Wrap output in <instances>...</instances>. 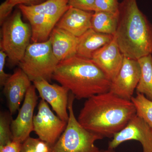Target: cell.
<instances>
[{
  "label": "cell",
  "instance_id": "1",
  "mask_svg": "<svg viewBox=\"0 0 152 152\" xmlns=\"http://www.w3.org/2000/svg\"><path fill=\"white\" fill-rule=\"evenodd\" d=\"M136 115L135 107L132 101L109 91L87 99L77 120L88 130L104 138H111Z\"/></svg>",
  "mask_w": 152,
  "mask_h": 152
},
{
  "label": "cell",
  "instance_id": "2",
  "mask_svg": "<svg viewBox=\"0 0 152 152\" xmlns=\"http://www.w3.org/2000/svg\"><path fill=\"white\" fill-rule=\"evenodd\" d=\"M115 37L123 56L133 59L152 55V24L137 0H123L119 6Z\"/></svg>",
  "mask_w": 152,
  "mask_h": 152
},
{
  "label": "cell",
  "instance_id": "3",
  "mask_svg": "<svg viewBox=\"0 0 152 152\" xmlns=\"http://www.w3.org/2000/svg\"><path fill=\"white\" fill-rule=\"evenodd\" d=\"M53 79L68 88L77 99L110 91L112 83L92 60L77 55L59 62Z\"/></svg>",
  "mask_w": 152,
  "mask_h": 152
},
{
  "label": "cell",
  "instance_id": "4",
  "mask_svg": "<svg viewBox=\"0 0 152 152\" xmlns=\"http://www.w3.org/2000/svg\"><path fill=\"white\" fill-rule=\"evenodd\" d=\"M75 96L70 92L69 118L65 129L52 146L53 152H100L95 142L104 138L84 128L76 118L73 110Z\"/></svg>",
  "mask_w": 152,
  "mask_h": 152
},
{
  "label": "cell",
  "instance_id": "5",
  "mask_svg": "<svg viewBox=\"0 0 152 152\" xmlns=\"http://www.w3.org/2000/svg\"><path fill=\"white\" fill-rule=\"evenodd\" d=\"M21 13L19 9L15 11L2 25L1 50L6 53L12 66L20 62L31 39V26L23 21Z\"/></svg>",
  "mask_w": 152,
  "mask_h": 152
},
{
  "label": "cell",
  "instance_id": "6",
  "mask_svg": "<svg viewBox=\"0 0 152 152\" xmlns=\"http://www.w3.org/2000/svg\"><path fill=\"white\" fill-rule=\"evenodd\" d=\"M59 63L49 39L30 44L19 65L33 83L41 80L50 82Z\"/></svg>",
  "mask_w": 152,
  "mask_h": 152
},
{
  "label": "cell",
  "instance_id": "7",
  "mask_svg": "<svg viewBox=\"0 0 152 152\" xmlns=\"http://www.w3.org/2000/svg\"><path fill=\"white\" fill-rule=\"evenodd\" d=\"M34 117V132L39 138L53 146L65 129L67 122L56 115L42 99Z\"/></svg>",
  "mask_w": 152,
  "mask_h": 152
},
{
  "label": "cell",
  "instance_id": "8",
  "mask_svg": "<svg viewBox=\"0 0 152 152\" xmlns=\"http://www.w3.org/2000/svg\"><path fill=\"white\" fill-rule=\"evenodd\" d=\"M38 99L36 88L32 85L26 94L17 118L12 120L11 127L13 141L23 143L34 131V111Z\"/></svg>",
  "mask_w": 152,
  "mask_h": 152
},
{
  "label": "cell",
  "instance_id": "9",
  "mask_svg": "<svg viewBox=\"0 0 152 152\" xmlns=\"http://www.w3.org/2000/svg\"><path fill=\"white\" fill-rule=\"evenodd\" d=\"M141 73L138 60L124 56L121 68L112 82L110 91L119 97L131 100L140 81Z\"/></svg>",
  "mask_w": 152,
  "mask_h": 152
},
{
  "label": "cell",
  "instance_id": "10",
  "mask_svg": "<svg viewBox=\"0 0 152 152\" xmlns=\"http://www.w3.org/2000/svg\"><path fill=\"white\" fill-rule=\"evenodd\" d=\"M132 140L141 144L143 152H152V128L137 115L113 136L109 142L108 149L113 150L124 142Z\"/></svg>",
  "mask_w": 152,
  "mask_h": 152
},
{
  "label": "cell",
  "instance_id": "11",
  "mask_svg": "<svg viewBox=\"0 0 152 152\" xmlns=\"http://www.w3.org/2000/svg\"><path fill=\"white\" fill-rule=\"evenodd\" d=\"M41 99L48 103L61 119L68 122L69 114L67 110L69 90L66 87L51 84L45 80L33 82Z\"/></svg>",
  "mask_w": 152,
  "mask_h": 152
},
{
  "label": "cell",
  "instance_id": "12",
  "mask_svg": "<svg viewBox=\"0 0 152 152\" xmlns=\"http://www.w3.org/2000/svg\"><path fill=\"white\" fill-rule=\"evenodd\" d=\"M124 58L114 34L111 42L95 52L92 60L112 82L121 68Z\"/></svg>",
  "mask_w": 152,
  "mask_h": 152
},
{
  "label": "cell",
  "instance_id": "13",
  "mask_svg": "<svg viewBox=\"0 0 152 152\" xmlns=\"http://www.w3.org/2000/svg\"><path fill=\"white\" fill-rule=\"evenodd\" d=\"M31 82L27 75L19 68L4 85V92L12 115L20 109L22 101L32 85Z\"/></svg>",
  "mask_w": 152,
  "mask_h": 152
},
{
  "label": "cell",
  "instance_id": "14",
  "mask_svg": "<svg viewBox=\"0 0 152 152\" xmlns=\"http://www.w3.org/2000/svg\"><path fill=\"white\" fill-rule=\"evenodd\" d=\"M94 13L70 7L57 23V27L66 30L79 37L91 28Z\"/></svg>",
  "mask_w": 152,
  "mask_h": 152
},
{
  "label": "cell",
  "instance_id": "15",
  "mask_svg": "<svg viewBox=\"0 0 152 152\" xmlns=\"http://www.w3.org/2000/svg\"><path fill=\"white\" fill-rule=\"evenodd\" d=\"M49 39L52 50L59 62L76 56L78 37L66 30L55 27Z\"/></svg>",
  "mask_w": 152,
  "mask_h": 152
},
{
  "label": "cell",
  "instance_id": "16",
  "mask_svg": "<svg viewBox=\"0 0 152 152\" xmlns=\"http://www.w3.org/2000/svg\"><path fill=\"white\" fill-rule=\"evenodd\" d=\"M114 37V35L102 34L90 29L78 37L76 55L92 59L95 52L111 42Z\"/></svg>",
  "mask_w": 152,
  "mask_h": 152
},
{
  "label": "cell",
  "instance_id": "17",
  "mask_svg": "<svg viewBox=\"0 0 152 152\" xmlns=\"http://www.w3.org/2000/svg\"><path fill=\"white\" fill-rule=\"evenodd\" d=\"M24 15L29 22L32 32L31 40L34 43L48 41L59 21L53 18L42 14H26Z\"/></svg>",
  "mask_w": 152,
  "mask_h": 152
},
{
  "label": "cell",
  "instance_id": "18",
  "mask_svg": "<svg viewBox=\"0 0 152 152\" xmlns=\"http://www.w3.org/2000/svg\"><path fill=\"white\" fill-rule=\"evenodd\" d=\"M69 0H47L33 6L19 5L18 8L23 15L42 14L59 20L64 14L70 8Z\"/></svg>",
  "mask_w": 152,
  "mask_h": 152
},
{
  "label": "cell",
  "instance_id": "19",
  "mask_svg": "<svg viewBox=\"0 0 152 152\" xmlns=\"http://www.w3.org/2000/svg\"><path fill=\"white\" fill-rule=\"evenodd\" d=\"M118 19V13L94 12L91 19V28L97 32L114 35L117 30Z\"/></svg>",
  "mask_w": 152,
  "mask_h": 152
},
{
  "label": "cell",
  "instance_id": "20",
  "mask_svg": "<svg viewBox=\"0 0 152 152\" xmlns=\"http://www.w3.org/2000/svg\"><path fill=\"white\" fill-rule=\"evenodd\" d=\"M137 60L141 73L136 88L137 94H142L152 101V55L142 57Z\"/></svg>",
  "mask_w": 152,
  "mask_h": 152
},
{
  "label": "cell",
  "instance_id": "21",
  "mask_svg": "<svg viewBox=\"0 0 152 152\" xmlns=\"http://www.w3.org/2000/svg\"><path fill=\"white\" fill-rule=\"evenodd\" d=\"M131 101L135 107L136 115L152 128V101L141 94H137Z\"/></svg>",
  "mask_w": 152,
  "mask_h": 152
},
{
  "label": "cell",
  "instance_id": "22",
  "mask_svg": "<svg viewBox=\"0 0 152 152\" xmlns=\"http://www.w3.org/2000/svg\"><path fill=\"white\" fill-rule=\"evenodd\" d=\"M12 115L10 112H1L0 114V146L4 145L12 141L11 130Z\"/></svg>",
  "mask_w": 152,
  "mask_h": 152
},
{
  "label": "cell",
  "instance_id": "23",
  "mask_svg": "<svg viewBox=\"0 0 152 152\" xmlns=\"http://www.w3.org/2000/svg\"><path fill=\"white\" fill-rule=\"evenodd\" d=\"M20 152H53L52 146L46 142L38 138L29 137L22 143Z\"/></svg>",
  "mask_w": 152,
  "mask_h": 152
},
{
  "label": "cell",
  "instance_id": "24",
  "mask_svg": "<svg viewBox=\"0 0 152 152\" xmlns=\"http://www.w3.org/2000/svg\"><path fill=\"white\" fill-rule=\"evenodd\" d=\"M119 4L118 0H96L94 12L117 14L118 12Z\"/></svg>",
  "mask_w": 152,
  "mask_h": 152
},
{
  "label": "cell",
  "instance_id": "25",
  "mask_svg": "<svg viewBox=\"0 0 152 152\" xmlns=\"http://www.w3.org/2000/svg\"><path fill=\"white\" fill-rule=\"evenodd\" d=\"M95 1L96 0H69L68 4L72 7L88 12H94Z\"/></svg>",
  "mask_w": 152,
  "mask_h": 152
},
{
  "label": "cell",
  "instance_id": "26",
  "mask_svg": "<svg viewBox=\"0 0 152 152\" xmlns=\"http://www.w3.org/2000/svg\"><path fill=\"white\" fill-rule=\"evenodd\" d=\"M7 57L4 52L2 50L0 51V85L1 86H4V85L10 77V75L4 72L6 59Z\"/></svg>",
  "mask_w": 152,
  "mask_h": 152
},
{
  "label": "cell",
  "instance_id": "27",
  "mask_svg": "<svg viewBox=\"0 0 152 152\" xmlns=\"http://www.w3.org/2000/svg\"><path fill=\"white\" fill-rule=\"evenodd\" d=\"M13 9V7L9 4L6 1L1 4L0 6V23L1 25H2L9 18Z\"/></svg>",
  "mask_w": 152,
  "mask_h": 152
},
{
  "label": "cell",
  "instance_id": "28",
  "mask_svg": "<svg viewBox=\"0 0 152 152\" xmlns=\"http://www.w3.org/2000/svg\"><path fill=\"white\" fill-rule=\"evenodd\" d=\"M22 146V143L12 141L4 145L0 146V152H20Z\"/></svg>",
  "mask_w": 152,
  "mask_h": 152
},
{
  "label": "cell",
  "instance_id": "29",
  "mask_svg": "<svg viewBox=\"0 0 152 152\" xmlns=\"http://www.w3.org/2000/svg\"><path fill=\"white\" fill-rule=\"evenodd\" d=\"M47 0H6L9 4L14 7L17 5H25L27 6H33L39 4Z\"/></svg>",
  "mask_w": 152,
  "mask_h": 152
},
{
  "label": "cell",
  "instance_id": "30",
  "mask_svg": "<svg viewBox=\"0 0 152 152\" xmlns=\"http://www.w3.org/2000/svg\"><path fill=\"white\" fill-rule=\"evenodd\" d=\"M100 152H115L113 150H110L108 149V150H102L100 151Z\"/></svg>",
  "mask_w": 152,
  "mask_h": 152
}]
</instances>
